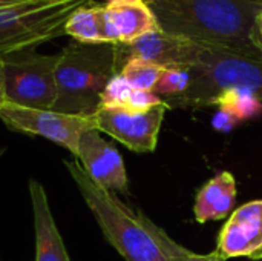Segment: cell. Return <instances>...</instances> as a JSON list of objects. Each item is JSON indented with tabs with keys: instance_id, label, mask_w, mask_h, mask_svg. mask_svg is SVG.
I'll return each mask as SVG.
<instances>
[{
	"instance_id": "23",
	"label": "cell",
	"mask_w": 262,
	"mask_h": 261,
	"mask_svg": "<svg viewBox=\"0 0 262 261\" xmlns=\"http://www.w3.org/2000/svg\"><path fill=\"white\" fill-rule=\"evenodd\" d=\"M6 103V83H5V65L0 57V108Z\"/></svg>"
},
{
	"instance_id": "26",
	"label": "cell",
	"mask_w": 262,
	"mask_h": 261,
	"mask_svg": "<svg viewBox=\"0 0 262 261\" xmlns=\"http://www.w3.org/2000/svg\"><path fill=\"white\" fill-rule=\"evenodd\" d=\"M258 29H259V35H261V42H262V11L258 17Z\"/></svg>"
},
{
	"instance_id": "28",
	"label": "cell",
	"mask_w": 262,
	"mask_h": 261,
	"mask_svg": "<svg viewBox=\"0 0 262 261\" xmlns=\"http://www.w3.org/2000/svg\"><path fill=\"white\" fill-rule=\"evenodd\" d=\"M3 152H5V148H0V157L3 155Z\"/></svg>"
},
{
	"instance_id": "4",
	"label": "cell",
	"mask_w": 262,
	"mask_h": 261,
	"mask_svg": "<svg viewBox=\"0 0 262 261\" xmlns=\"http://www.w3.org/2000/svg\"><path fill=\"white\" fill-rule=\"evenodd\" d=\"M190 72L187 91L164 98L169 108H201L226 89H249L262 100V60L224 48L196 43L193 58L186 68Z\"/></svg>"
},
{
	"instance_id": "14",
	"label": "cell",
	"mask_w": 262,
	"mask_h": 261,
	"mask_svg": "<svg viewBox=\"0 0 262 261\" xmlns=\"http://www.w3.org/2000/svg\"><path fill=\"white\" fill-rule=\"evenodd\" d=\"M109 17L114 23L118 43H130L144 34L160 29L152 9L146 2L126 5H106Z\"/></svg>"
},
{
	"instance_id": "8",
	"label": "cell",
	"mask_w": 262,
	"mask_h": 261,
	"mask_svg": "<svg viewBox=\"0 0 262 261\" xmlns=\"http://www.w3.org/2000/svg\"><path fill=\"white\" fill-rule=\"evenodd\" d=\"M167 109L166 103L141 112L124 108H100L94 114L95 128L134 152H154Z\"/></svg>"
},
{
	"instance_id": "9",
	"label": "cell",
	"mask_w": 262,
	"mask_h": 261,
	"mask_svg": "<svg viewBox=\"0 0 262 261\" xmlns=\"http://www.w3.org/2000/svg\"><path fill=\"white\" fill-rule=\"evenodd\" d=\"M78 163L92 182L111 192H127V172L121 154L98 129L86 131L78 142Z\"/></svg>"
},
{
	"instance_id": "11",
	"label": "cell",
	"mask_w": 262,
	"mask_h": 261,
	"mask_svg": "<svg viewBox=\"0 0 262 261\" xmlns=\"http://www.w3.org/2000/svg\"><path fill=\"white\" fill-rule=\"evenodd\" d=\"M218 251L229 260L252 257L262 251V200L235 209L218 237Z\"/></svg>"
},
{
	"instance_id": "1",
	"label": "cell",
	"mask_w": 262,
	"mask_h": 261,
	"mask_svg": "<svg viewBox=\"0 0 262 261\" xmlns=\"http://www.w3.org/2000/svg\"><path fill=\"white\" fill-rule=\"evenodd\" d=\"M161 31L262 60V0H146Z\"/></svg>"
},
{
	"instance_id": "20",
	"label": "cell",
	"mask_w": 262,
	"mask_h": 261,
	"mask_svg": "<svg viewBox=\"0 0 262 261\" xmlns=\"http://www.w3.org/2000/svg\"><path fill=\"white\" fill-rule=\"evenodd\" d=\"M161 103H164V100L160 95H157L154 91L134 89L124 109L141 112V111H149V109H152V108H155V106H158Z\"/></svg>"
},
{
	"instance_id": "17",
	"label": "cell",
	"mask_w": 262,
	"mask_h": 261,
	"mask_svg": "<svg viewBox=\"0 0 262 261\" xmlns=\"http://www.w3.org/2000/svg\"><path fill=\"white\" fill-rule=\"evenodd\" d=\"M164 68L141 58H129L123 63L120 74L134 89L154 91Z\"/></svg>"
},
{
	"instance_id": "13",
	"label": "cell",
	"mask_w": 262,
	"mask_h": 261,
	"mask_svg": "<svg viewBox=\"0 0 262 261\" xmlns=\"http://www.w3.org/2000/svg\"><path fill=\"white\" fill-rule=\"evenodd\" d=\"M236 203V180L232 172L223 171L209 180L196 194L193 212L198 223L223 220L232 215Z\"/></svg>"
},
{
	"instance_id": "24",
	"label": "cell",
	"mask_w": 262,
	"mask_h": 261,
	"mask_svg": "<svg viewBox=\"0 0 262 261\" xmlns=\"http://www.w3.org/2000/svg\"><path fill=\"white\" fill-rule=\"evenodd\" d=\"M146 0H106V5H126V3H141Z\"/></svg>"
},
{
	"instance_id": "29",
	"label": "cell",
	"mask_w": 262,
	"mask_h": 261,
	"mask_svg": "<svg viewBox=\"0 0 262 261\" xmlns=\"http://www.w3.org/2000/svg\"><path fill=\"white\" fill-rule=\"evenodd\" d=\"M0 261H2V260H0Z\"/></svg>"
},
{
	"instance_id": "7",
	"label": "cell",
	"mask_w": 262,
	"mask_h": 261,
	"mask_svg": "<svg viewBox=\"0 0 262 261\" xmlns=\"http://www.w3.org/2000/svg\"><path fill=\"white\" fill-rule=\"evenodd\" d=\"M0 120L8 129L48 138L68 149L74 157L78 152L80 137L89 129H97L94 115H71L12 103H5L0 108Z\"/></svg>"
},
{
	"instance_id": "10",
	"label": "cell",
	"mask_w": 262,
	"mask_h": 261,
	"mask_svg": "<svg viewBox=\"0 0 262 261\" xmlns=\"http://www.w3.org/2000/svg\"><path fill=\"white\" fill-rule=\"evenodd\" d=\"M196 43L170 35L161 29L144 34L130 43H117L118 68L129 58H141L161 68H187Z\"/></svg>"
},
{
	"instance_id": "16",
	"label": "cell",
	"mask_w": 262,
	"mask_h": 261,
	"mask_svg": "<svg viewBox=\"0 0 262 261\" xmlns=\"http://www.w3.org/2000/svg\"><path fill=\"white\" fill-rule=\"evenodd\" d=\"M212 105L232 112L239 122L256 118L262 114V100L249 89H226L216 95Z\"/></svg>"
},
{
	"instance_id": "6",
	"label": "cell",
	"mask_w": 262,
	"mask_h": 261,
	"mask_svg": "<svg viewBox=\"0 0 262 261\" xmlns=\"http://www.w3.org/2000/svg\"><path fill=\"white\" fill-rule=\"evenodd\" d=\"M2 58L5 65L6 103L32 109H54L58 54L48 55L34 49H25Z\"/></svg>"
},
{
	"instance_id": "3",
	"label": "cell",
	"mask_w": 262,
	"mask_h": 261,
	"mask_svg": "<svg viewBox=\"0 0 262 261\" xmlns=\"http://www.w3.org/2000/svg\"><path fill=\"white\" fill-rule=\"evenodd\" d=\"M120 72L118 52L114 43L71 42L58 54L55 68V112L94 115L109 80Z\"/></svg>"
},
{
	"instance_id": "2",
	"label": "cell",
	"mask_w": 262,
	"mask_h": 261,
	"mask_svg": "<svg viewBox=\"0 0 262 261\" xmlns=\"http://www.w3.org/2000/svg\"><path fill=\"white\" fill-rule=\"evenodd\" d=\"M64 166L91 209L104 238L126 261H184L189 249L178 245L164 229L141 211L129 208L115 192L89 178L78 160H66Z\"/></svg>"
},
{
	"instance_id": "15",
	"label": "cell",
	"mask_w": 262,
	"mask_h": 261,
	"mask_svg": "<svg viewBox=\"0 0 262 261\" xmlns=\"http://www.w3.org/2000/svg\"><path fill=\"white\" fill-rule=\"evenodd\" d=\"M104 5L91 2L75 9L64 25V34L80 43H106Z\"/></svg>"
},
{
	"instance_id": "22",
	"label": "cell",
	"mask_w": 262,
	"mask_h": 261,
	"mask_svg": "<svg viewBox=\"0 0 262 261\" xmlns=\"http://www.w3.org/2000/svg\"><path fill=\"white\" fill-rule=\"evenodd\" d=\"M184 261H227V258L216 249L210 254H195L189 252Z\"/></svg>"
},
{
	"instance_id": "5",
	"label": "cell",
	"mask_w": 262,
	"mask_h": 261,
	"mask_svg": "<svg viewBox=\"0 0 262 261\" xmlns=\"http://www.w3.org/2000/svg\"><path fill=\"white\" fill-rule=\"evenodd\" d=\"M92 0H29L0 8V57L64 34L71 14Z\"/></svg>"
},
{
	"instance_id": "12",
	"label": "cell",
	"mask_w": 262,
	"mask_h": 261,
	"mask_svg": "<svg viewBox=\"0 0 262 261\" xmlns=\"http://www.w3.org/2000/svg\"><path fill=\"white\" fill-rule=\"evenodd\" d=\"M29 197L35 232V261H71L54 222L45 188L35 178L29 180Z\"/></svg>"
},
{
	"instance_id": "27",
	"label": "cell",
	"mask_w": 262,
	"mask_h": 261,
	"mask_svg": "<svg viewBox=\"0 0 262 261\" xmlns=\"http://www.w3.org/2000/svg\"><path fill=\"white\" fill-rule=\"evenodd\" d=\"M250 260H262V251L261 252H258V254H255V255H252Z\"/></svg>"
},
{
	"instance_id": "19",
	"label": "cell",
	"mask_w": 262,
	"mask_h": 261,
	"mask_svg": "<svg viewBox=\"0 0 262 261\" xmlns=\"http://www.w3.org/2000/svg\"><path fill=\"white\" fill-rule=\"evenodd\" d=\"M132 91L134 88L120 72L115 74L101 92L100 108H126Z\"/></svg>"
},
{
	"instance_id": "18",
	"label": "cell",
	"mask_w": 262,
	"mask_h": 261,
	"mask_svg": "<svg viewBox=\"0 0 262 261\" xmlns=\"http://www.w3.org/2000/svg\"><path fill=\"white\" fill-rule=\"evenodd\" d=\"M190 80V72L186 68H164L154 92L164 98H173L187 91Z\"/></svg>"
},
{
	"instance_id": "25",
	"label": "cell",
	"mask_w": 262,
	"mask_h": 261,
	"mask_svg": "<svg viewBox=\"0 0 262 261\" xmlns=\"http://www.w3.org/2000/svg\"><path fill=\"white\" fill-rule=\"evenodd\" d=\"M23 2H29V0H0V8H2V6H8V5L23 3Z\"/></svg>"
},
{
	"instance_id": "21",
	"label": "cell",
	"mask_w": 262,
	"mask_h": 261,
	"mask_svg": "<svg viewBox=\"0 0 262 261\" xmlns=\"http://www.w3.org/2000/svg\"><path fill=\"white\" fill-rule=\"evenodd\" d=\"M239 123L241 122L232 112H229L226 109H221V108H218V111L212 117V126L218 132H230Z\"/></svg>"
}]
</instances>
